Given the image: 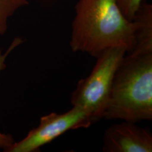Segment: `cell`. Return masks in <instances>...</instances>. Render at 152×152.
<instances>
[{
	"instance_id": "cell-1",
	"label": "cell",
	"mask_w": 152,
	"mask_h": 152,
	"mask_svg": "<svg viewBox=\"0 0 152 152\" xmlns=\"http://www.w3.org/2000/svg\"><path fill=\"white\" fill-rule=\"evenodd\" d=\"M135 24L120 10L115 0H78L72 23L70 47L96 58L106 49L134 45Z\"/></svg>"
},
{
	"instance_id": "cell-2",
	"label": "cell",
	"mask_w": 152,
	"mask_h": 152,
	"mask_svg": "<svg viewBox=\"0 0 152 152\" xmlns=\"http://www.w3.org/2000/svg\"><path fill=\"white\" fill-rule=\"evenodd\" d=\"M104 118L132 123L152 120V49H133L120 63Z\"/></svg>"
},
{
	"instance_id": "cell-3",
	"label": "cell",
	"mask_w": 152,
	"mask_h": 152,
	"mask_svg": "<svg viewBox=\"0 0 152 152\" xmlns=\"http://www.w3.org/2000/svg\"><path fill=\"white\" fill-rule=\"evenodd\" d=\"M126 53L125 47H111L101 53L90 75L80 80L72 92V106L85 110L93 123L104 118L114 75Z\"/></svg>"
},
{
	"instance_id": "cell-4",
	"label": "cell",
	"mask_w": 152,
	"mask_h": 152,
	"mask_svg": "<svg viewBox=\"0 0 152 152\" xmlns=\"http://www.w3.org/2000/svg\"><path fill=\"white\" fill-rule=\"evenodd\" d=\"M92 121L85 110L77 106L64 113H51L43 115L39 124L30 130L23 140L15 142L5 152H37L68 131L87 128Z\"/></svg>"
},
{
	"instance_id": "cell-5",
	"label": "cell",
	"mask_w": 152,
	"mask_h": 152,
	"mask_svg": "<svg viewBox=\"0 0 152 152\" xmlns=\"http://www.w3.org/2000/svg\"><path fill=\"white\" fill-rule=\"evenodd\" d=\"M104 131V152H151L152 134L148 128L138 126L135 123L121 121Z\"/></svg>"
},
{
	"instance_id": "cell-6",
	"label": "cell",
	"mask_w": 152,
	"mask_h": 152,
	"mask_svg": "<svg viewBox=\"0 0 152 152\" xmlns=\"http://www.w3.org/2000/svg\"><path fill=\"white\" fill-rule=\"evenodd\" d=\"M132 20L135 24L134 45L132 49H152V5L151 4L143 0Z\"/></svg>"
},
{
	"instance_id": "cell-7",
	"label": "cell",
	"mask_w": 152,
	"mask_h": 152,
	"mask_svg": "<svg viewBox=\"0 0 152 152\" xmlns=\"http://www.w3.org/2000/svg\"><path fill=\"white\" fill-rule=\"evenodd\" d=\"M28 4L29 0H0V35L7 31L9 18Z\"/></svg>"
},
{
	"instance_id": "cell-8",
	"label": "cell",
	"mask_w": 152,
	"mask_h": 152,
	"mask_svg": "<svg viewBox=\"0 0 152 152\" xmlns=\"http://www.w3.org/2000/svg\"><path fill=\"white\" fill-rule=\"evenodd\" d=\"M23 40L20 37L14 38V40L11 42L8 49L5 52H3L1 49H0V73L6 68V61L7 57L11 54L17 47H18L20 44L23 43ZM15 142L14 138L11 134H4L0 132V148L5 151Z\"/></svg>"
},
{
	"instance_id": "cell-9",
	"label": "cell",
	"mask_w": 152,
	"mask_h": 152,
	"mask_svg": "<svg viewBox=\"0 0 152 152\" xmlns=\"http://www.w3.org/2000/svg\"><path fill=\"white\" fill-rule=\"evenodd\" d=\"M120 10L129 20H132L143 0H115Z\"/></svg>"
}]
</instances>
